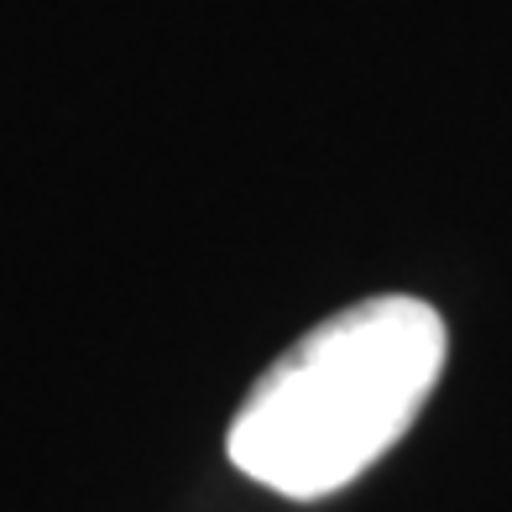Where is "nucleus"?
Segmentation results:
<instances>
[{
  "label": "nucleus",
  "instance_id": "1",
  "mask_svg": "<svg viewBox=\"0 0 512 512\" xmlns=\"http://www.w3.org/2000/svg\"><path fill=\"white\" fill-rule=\"evenodd\" d=\"M445 356L450 330L434 304L408 293L361 298L319 319L256 377L230 418L225 455L267 492L319 502L413 429Z\"/></svg>",
  "mask_w": 512,
  "mask_h": 512
}]
</instances>
